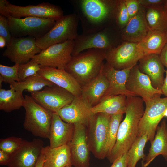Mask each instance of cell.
I'll use <instances>...</instances> for the list:
<instances>
[{
	"instance_id": "obj_16",
	"label": "cell",
	"mask_w": 167,
	"mask_h": 167,
	"mask_svg": "<svg viewBox=\"0 0 167 167\" xmlns=\"http://www.w3.org/2000/svg\"><path fill=\"white\" fill-rule=\"evenodd\" d=\"M44 142L40 139L23 140L19 148L11 156L8 167H35L41 154Z\"/></svg>"
},
{
	"instance_id": "obj_13",
	"label": "cell",
	"mask_w": 167,
	"mask_h": 167,
	"mask_svg": "<svg viewBox=\"0 0 167 167\" xmlns=\"http://www.w3.org/2000/svg\"><path fill=\"white\" fill-rule=\"evenodd\" d=\"M6 49L2 53L15 64H22L29 61L42 49L37 45L36 39L32 37H12Z\"/></svg>"
},
{
	"instance_id": "obj_34",
	"label": "cell",
	"mask_w": 167,
	"mask_h": 167,
	"mask_svg": "<svg viewBox=\"0 0 167 167\" xmlns=\"http://www.w3.org/2000/svg\"><path fill=\"white\" fill-rule=\"evenodd\" d=\"M40 69V65L31 60L26 63L19 64L18 75L19 82L23 81L28 77L37 74Z\"/></svg>"
},
{
	"instance_id": "obj_47",
	"label": "cell",
	"mask_w": 167,
	"mask_h": 167,
	"mask_svg": "<svg viewBox=\"0 0 167 167\" xmlns=\"http://www.w3.org/2000/svg\"><path fill=\"white\" fill-rule=\"evenodd\" d=\"M6 46V42L5 39L1 36H0V47L1 48Z\"/></svg>"
},
{
	"instance_id": "obj_28",
	"label": "cell",
	"mask_w": 167,
	"mask_h": 167,
	"mask_svg": "<svg viewBox=\"0 0 167 167\" xmlns=\"http://www.w3.org/2000/svg\"><path fill=\"white\" fill-rule=\"evenodd\" d=\"M167 43V33L151 29L146 37L138 46L144 55L151 54H160Z\"/></svg>"
},
{
	"instance_id": "obj_25",
	"label": "cell",
	"mask_w": 167,
	"mask_h": 167,
	"mask_svg": "<svg viewBox=\"0 0 167 167\" xmlns=\"http://www.w3.org/2000/svg\"><path fill=\"white\" fill-rule=\"evenodd\" d=\"M42 153L44 156L43 167H67L72 166L69 144L56 148L44 147Z\"/></svg>"
},
{
	"instance_id": "obj_36",
	"label": "cell",
	"mask_w": 167,
	"mask_h": 167,
	"mask_svg": "<svg viewBox=\"0 0 167 167\" xmlns=\"http://www.w3.org/2000/svg\"><path fill=\"white\" fill-rule=\"evenodd\" d=\"M19 64H15L11 66L0 65V76L4 82L10 84L15 82H19L18 75Z\"/></svg>"
},
{
	"instance_id": "obj_35",
	"label": "cell",
	"mask_w": 167,
	"mask_h": 167,
	"mask_svg": "<svg viewBox=\"0 0 167 167\" xmlns=\"http://www.w3.org/2000/svg\"><path fill=\"white\" fill-rule=\"evenodd\" d=\"M129 20L125 0H118L116 17V27L122 30Z\"/></svg>"
},
{
	"instance_id": "obj_51",
	"label": "cell",
	"mask_w": 167,
	"mask_h": 167,
	"mask_svg": "<svg viewBox=\"0 0 167 167\" xmlns=\"http://www.w3.org/2000/svg\"></svg>"
},
{
	"instance_id": "obj_2",
	"label": "cell",
	"mask_w": 167,
	"mask_h": 167,
	"mask_svg": "<svg viewBox=\"0 0 167 167\" xmlns=\"http://www.w3.org/2000/svg\"><path fill=\"white\" fill-rule=\"evenodd\" d=\"M126 97L125 116L119 125L115 144L107 157L111 163L127 152L136 139L140 122L144 111L141 98L137 96Z\"/></svg>"
},
{
	"instance_id": "obj_12",
	"label": "cell",
	"mask_w": 167,
	"mask_h": 167,
	"mask_svg": "<svg viewBox=\"0 0 167 167\" xmlns=\"http://www.w3.org/2000/svg\"><path fill=\"white\" fill-rule=\"evenodd\" d=\"M44 88L42 90L30 92L31 96L39 105L53 113L71 103L75 97L70 92L54 84Z\"/></svg>"
},
{
	"instance_id": "obj_14",
	"label": "cell",
	"mask_w": 167,
	"mask_h": 167,
	"mask_svg": "<svg viewBox=\"0 0 167 167\" xmlns=\"http://www.w3.org/2000/svg\"><path fill=\"white\" fill-rule=\"evenodd\" d=\"M6 5L11 16L16 18L33 17L57 21L64 15L61 7L48 2H43L35 5L20 6L11 4L6 0Z\"/></svg>"
},
{
	"instance_id": "obj_15",
	"label": "cell",
	"mask_w": 167,
	"mask_h": 167,
	"mask_svg": "<svg viewBox=\"0 0 167 167\" xmlns=\"http://www.w3.org/2000/svg\"><path fill=\"white\" fill-rule=\"evenodd\" d=\"M74 126L73 137L68 143L72 165L75 167H89L90 150L87 126L79 123L74 124Z\"/></svg>"
},
{
	"instance_id": "obj_48",
	"label": "cell",
	"mask_w": 167,
	"mask_h": 167,
	"mask_svg": "<svg viewBox=\"0 0 167 167\" xmlns=\"http://www.w3.org/2000/svg\"><path fill=\"white\" fill-rule=\"evenodd\" d=\"M163 6L164 8L167 11V0H165Z\"/></svg>"
},
{
	"instance_id": "obj_29",
	"label": "cell",
	"mask_w": 167,
	"mask_h": 167,
	"mask_svg": "<svg viewBox=\"0 0 167 167\" xmlns=\"http://www.w3.org/2000/svg\"><path fill=\"white\" fill-rule=\"evenodd\" d=\"M23 92L12 88H0V110L9 113L19 109L23 106L24 97Z\"/></svg>"
},
{
	"instance_id": "obj_46",
	"label": "cell",
	"mask_w": 167,
	"mask_h": 167,
	"mask_svg": "<svg viewBox=\"0 0 167 167\" xmlns=\"http://www.w3.org/2000/svg\"><path fill=\"white\" fill-rule=\"evenodd\" d=\"M44 159V155L41 152V154L39 159L35 167H43Z\"/></svg>"
},
{
	"instance_id": "obj_39",
	"label": "cell",
	"mask_w": 167,
	"mask_h": 167,
	"mask_svg": "<svg viewBox=\"0 0 167 167\" xmlns=\"http://www.w3.org/2000/svg\"><path fill=\"white\" fill-rule=\"evenodd\" d=\"M125 2L130 19L137 14L140 5L139 0H125Z\"/></svg>"
},
{
	"instance_id": "obj_33",
	"label": "cell",
	"mask_w": 167,
	"mask_h": 167,
	"mask_svg": "<svg viewBox=\"0 0 167 167\" xmlns=\"http://www.w3.org/2000/svg\"><path fill=\"white\" fill-rule=\"evenodd\" d=\"M123 114L111 115L107 137L104 150L105 157H108L114 146L116 140L118 130Z\"/></svg>"
},
{
	"instance_id": "obj_44",
	"label": "cell",
	"mask_w": 167,
	"mask_h": 167,
	"mask_svg": "<svg viewBox=\"0 0 167 167\" xmlns=\"http://www.w3.org/2000/svg\"><path fill=\"white\" fill-rule=\"evenodd\" d=\"M160 56L163 65L167 68V43L162 49Z\"/></svg>"
},
{
	"instance_id": "obj_22",
	"label": "cell",
	"mask_w": 167,
	"mask_h": 167,
	"mask_svg": "<svg viewBox=\"0 0 167 167\" xmlns=\"http://www.w3.org/2000/svg\"><path fill=\"white\" fill-rule=\"evenodd\" d=\"M139 61L138 66L139 71L148 76L155 88L161 89L165 70L160 55L155 54L144 55Z\"/></svg>"
},
{
	"instance_id": "obj_45",
	"label": "cell",
	"mask_w": 167,
	"mask_h": 167,
	"mask_svg": "<svg viewBox=\"0 0 167 167\" xmlns=\"http://www.w3.org/2000/svg\"><path fill=\"white\" fill-rule=\"evenodd\" d=\"M166 76L164 78L163 84L161 88L162 94L167 97V68L165 70Z\"/></svg>"
},
{
	"instance_id": "obj_7",
	"label": "cell",
	"mask_w": 167,
	"mask_h": 167,
	"mask_svg": "<svg viewBox=\"0 0 167 167\" xmlns=\"http://www.w3.org/2000/svg\"><path fill=\"white\" fill-rule=\"evenodd\" d=\"M12 37L31 36L36 39L46 34L55 25L56 20L33 17L8 18Z\"/></svg>"
},
{
	"instance_id": "obj_24",
	"label": "cell",
	"mask_w": 167,
	"mask_h": 167,
	"mask_svg": "<svg viewBox=\"0 0 167 167\" xmlns=\"http://www.w3.org/2000/svg\"><path fill=\"white\" fill-rule=\"evenodd\" d=\"M102 67L96 76L81 87V95L92 107L101 101L109 87V82L102 72Z\"/></svg>"
},
{
	"instance_id": "obj_50",
	"label": "cell",
	"mask_w": 167,
	"mask_h": 167,
	"mask_svg": "<svg viewBox=\"0 0 167 167\" xmlns=\"http://www.w3.org/2000/svg\"><path fill=\"white\" fill-rule=\"evenodd\" d=\"M67 167H73L72 166H67Z\"/></svg>"
},
{
	"instance_id": "obj_18",
	"label": "cell",
	"mask_w": 167,
	"mask_h": 167,
	"mask_svg": "<svg viewBox=\"0 0 167 167\" xmlns=\"http://www.w3.org/2000/svg\"><path fill=\"white\" fill-rule=\"evenodd\" d=\"M126 87L130 92L141 97L144 102L162 94L161 89L155 88L152 86L149 78L139 71L137 65L130 71Z\"/></svg>"
},
{
	"instance_id": "obj_8",
	"label": "cell",
	"mask_w": 167,
	"mask_h": 167,
	"mask_svg": "<svg viewBox=\"0 0 167 167\" xmlns=\"http://www.w3.org/2000/svg\"><path fill=\"white\" fill-rule=\"evenodd\" d=\"M111 115L103 113L95 114L87 126V136L90 151L95 157H105L104 150L106 142Z\"/></svg>"
},
{
	"instance_id": "obj_11",
	"label": "cell",
	"mask_w": 167,
	"mask_h": 167,
	"mask_svg": "<svg viewBox=\"0 0 167 167\" xmlns=\"http://www.w3.org/2000/svg\"><path fill=\"white\" fill-rule=\"evenodd\" d=\"M144 55L138 43L122 41L117 46L106 51L105 60L117 70L133 67Z\"/></svg>"
},
{
	"instance_id": "obj_30",
	"label": "cell",
	"mask_w": 167,
	"mask_h": 167,
	"mask_svg": "<svg viewBox=\"0 0 167 167\" xmlns=\"http://www.w3.org/2000/svg\"><path fill=\"white\" fill-rule=\"evenodd\" d=\"M146 17L151 30L167 33V11L163 5L147 9Z\"/></svg>"
},
{
	"instance_id": "obj_5",
	"label": "cell",
	"mask_w": 167,
	"mask_h": 167,
	"mask_svg": "<svg viewBox=\"0 0 167 167\" xmlns=\"http://www.w3.org/2000/svg\"><path fill=\"white\" fill-rule=\"evenodd\" d=\"M79 21L75 13L64 15L56 21L46 34L36 39L37 45L42 50L53 45L74 40L79 35L77 28Z\"/></svg>"
},
{
	"instance_id": "obj_40",
	"label": "cell",
	"mask_w": 167,
	"mask_h": 167,
	"mask_svg": "<svg viewBox=\"0 0 167 167\" xmlns=\"http://www.w3.org/2000/svg\"><path fill=\"white\" fill-rule=\"evenodd\" d=\"M140 5L145 9L153 8L164 5V0H139Z\"/></svg>"
},
{
	"instance_id": "obj_19",
	"label": "cell",
	"mask_w": 167,
	"mask_h": 167,
	"mask_svg": "<svg viewBox=\"0 0 167 167\" xmlns=\"http://www.w3.org/2000/svg\"><path fill=\"white\" fill-rule=\"evenodd\" d=\"M133 67L117 70L107 62L104 63L102 67V72L108 81L109 85L101 101L107 97L113 96L123 95L126 97L136 96L129 91L126 87L129 73Z\"/></svg>"
},
{
	"instance_id": "obj_20",
	"label": "cell",
	"mask_w": 167,
	"mask_h": 167,
	"mask_svg": "<svg viewBox=\"0 0 167 167\" xmlns=\"http://www.w3.org/2000/svg\"><path fill=\"white\" fill-rule=\"evenodd\" d=\"M145 9L140 5L137 14L129 19L120 33L122 41L138 43L147 36L150 29L146 19Z\"/></svg>"
},
{
	"instance_id": "obj_32",
	"label": "cell",
	"mask_w": 167,
	"mask_h": 167,
	"mask_svg": "<svg viewBox=\"0 0 167 167\" xmlns=\"http://www.w3.org/2000/svg\"><path fill=\"white\" fill-rule=\"evenodd\" d=\"M148 141V136L146 134L137 137L127 152V167H135L139 160L145 159L144 149Z\"/></svg>"
},
{
	"instance_id": "obj_6",
	"label": "cell",
	"mask_w": 167,
	"mask_h": 167,
	"mask_svg": "<svg viewBox=\"0 0 167 167\" xmlns=\"http://www.w3.org/2000/svg\"><path fill=\"white\" fill-rule=\"evenodd\" d=\"M161 95L144 101L146 108L140 122L138 137L146 134L150 143L154 139L160 121L167 117V97L161 98Z\"/></svg>"
},
{
	"instance_id": "obj_21",
	"label": "cell",
	"mask_w": 167,
	"mask_h": 167,
	"mask_svg": "<svg viewBox=\"0 0 167 167\" xmlns=\"http://www.w3.org/2000/svg\"><path fill=\"white\" fill-rule=\"evenodd\" d=\"M38 73L44 79L70 92L75 97L81 94V86L65 69L41 67Z\"/></svg>"
},
{
	"instance_id": "obj_1",
	"label": "cell",
	"mask_w": 167,
	"mask_h": 167,
	"mask_svg": "<svg viewBox=\"0 0 167 167\" xmlns=\"http://www.w3.org/2000/svg\"><path fill=\"white\" fill-rule=\"evenodd\" d=\"M118 0H75L70 1L81 22L83 32L110 27L116 21Z\"/></svg>"
},
{
	"instance_id": "obj_31",
	"label": "cell",
	"mask_w": 167,
	"mask_h": 167,
	"mask_svg": "<svg viewBox=\"0 0 167 167\" xmlns=\"http://www.w3.org/2000/svg\"><path fill=\"white\" fill-rule=\"evenodd\" d=\"M53 84L43 78L37 73L28 77L23 81L14 82L10 85V87L15 90L23 92L25 90L30 93L40 91L45 87Z\"/></svg>"
},
{
	"instance_id": "obj_10",
	"label": "cell",
	"mask_w": 167,
	"mask_h": 167,
	"mask_svg": "<svg viewBox=\"0 0 167 167\" xmlns=\"http://www.w3.org/2000/svg\"><path fill=\"white\" fill-rule=\"evenodd\" d=\"M74 40L51 45L42 50L31 60L41 67H49L65 69L72 57Z\"/></svg>"
},
{
	"instance_id": "obj_43",
	"label": "cell",
	"mask_w": 167,
	"mask_h": 167,
	"mask_svg": "<svg viewBox=\"0 0 167 167\" xmlns=\"http://www.w3.org/2000/svg\"><path fill=\"white\" fill-rule=\"evenodd\" d=\"M11 156L8 153L0 150V165L7 166L10 161Z\"/></svg>"
},
{
	"instance_id": "obj_4",
	"label": "cell",
	"mask_w": 167,
	"mask_h": 167,
	"mask_svg": "<svg viewBox=\"0 0 167 167\" xmlns=\"http://www.w3.org/2000/svg\"><path fill=\"white\" fill-rule=\"evenodd\" d=\"M24 98V128L35 136L49 139L53 112L39 105L31 96L25 95Z\"/></svg>"
},
{
	"instance_id": "obj_49",
	"label": "cell",
	"mask_w": 167,
	"mask_h": 167,
	"mask_svg": "<svg viewBox=\"0 0 167 167\" xmlns=\"http://www.w3.org/2000/svg\"><path fill=\"white\" fill-rule=\"evenodd\" d=\"M144 159L142 160L141 161V167H145L144 166Z\"/></svg>"
},
{
	"instance_id": "obj_42",
	"label": "cell",
	"mask_w": 167,
	"mask_h": 167,
	"mask_svg": "<svg viewBox=\"0 0 167 167\" xmlns=\"http://www.w3.org/2000/svg\"><path fill=\"white\" fill-rule=\"evenodd\" d=\"M6 0H0V15L8 18L11 16L9 10L6 5Z\"/></svg>"
},
{
	"instance_id": "obj_37",
	"label": "cell",
	"mask_w": 167,
	"mask_h": 167,
	"mask_svg": "<svg viewBox=\"0 0 167 167\" xmlns=\"http://www.w3.org/2000/svg\"><path fill=\"white\" fill-rule=\"evenodd\" d=\"M23 139L22 138L11 136L0 139V150L8 153L11 155L19 148Z\"/></svg>"
},
{
	"instance_id": "obj_41",
	"label": "cell",
	"mask_w": 167,
	"mask_h": 167,
	"mask_svg": "<svg viewBox=\"0 0 167 167\" xmlns=\"http://www.w3.org/2000/svg\"><path fill=\"white\" fill-rule=\"evenodd\" d=\"M128 155L127 152L117 158L113 163L110 167H127Z\"/></svg>"
},
{
	"instance_id": "obj_38",
	"label": "cell",
	"mask_w": 167,
	"mask_h": 167,
	"mask_svg": "<svg viewBox=\"0 0 167 167\" xmlns=\"http://www.w3.org/2000/svg\"><path fill=\"white\" fill-rule=\"evenodd\" d=\"M0 36L5 39L6 46L9 44L12 38L8 19L1 15H0Z\"/></svg>"
},
{
	"instance_id": "obj_26",
	"label": "cell",
	"mask_w": 167,
	"mask_h": 167,
	"mask_svg": "<svg viewBox=\"0 0 167 167\" xmlns=\"http://www.w3.org/2000/svg\"><path fill=\"white\" fill-rule=\"evenodd\" d=\"M149 152L144 159V166L148 167L157 156L161 155L167 160V124L164 119L156 129Z\"/></svg>"
},
{
	"instance_id": "obj_27",
	"label": "cell",
	"mask_w": 167,
	"mask_h": 167,
	"mask_svg": "<svg viewBox=\"0 0 167 167\" xmlns=\"http://www.w3.org/2000/svg\"><path fill=\"white\" fill-rule=\"evenodd\" d=\"M126 96L123 95L107 97L92 108L94 114L103 113L110 115L125 113Z\"/></svg>"
},
{
	"instance_id": "obj_3",
	"label": "cell",
	"mask_w": 167,
	"mask_h": 167,
	"mask_svg": "<svg viewBox=\"0 0 167 167\" xmlns=\"http://www.w3.org/2000/svg\"><path fill=\"white\" fill-rule=\"evenodd\" d=\"M106 50L90 49L72 57L65 70L71 75L81 87L96 76L104 63Z\"/></svg>"
},
{
	"instance_id": "obj_17",
	"label": "cell",
	"mask_w": 167,
	"mask_h": 167,
	"mask_svg": "<svg viewBox=\"0 0 167 167\" xmlns=\"http://www.w3.org/2000/svg\"><path fill=\"white\" fill-rule=\"evenodd\" d=\"M92 107L81 95L75 97L72 102L56 112L64 122L79 123L87 126L94 114Z\"/></svg>"
},
{
	"instance_id": "obj_9",
	"label": "cell",
	"mask_w": 167,
	"mask_h": 167,
	"mask_svg": "<svg viewBox=\"0 0 167 167\" xmlns=\"http://www.w3.org/2000/svg\"><path fill=\"white\" fill-rule=\"evenodd\" d=\"M110 27L79 34L74 40L72 56L92 49L107 51L119 45L113 37Z\"/></svg>"
},
{
	"instance_id": "obj_23",
	"label": "cell",
	"mask_w": 167,
	"mask_h": 167,
	"mask_svg": "<svg viewBox=\"0 0 167 167\" xmlns=\"http://www.w3.org/2000/svg\"><path fill=\"white\" fill-rule=\"evenodd\" d=\"M74 124L62 120L56 113H53L49 139L54 148L68 144L74 133Z\"/></svg>"
}]
</instances>
